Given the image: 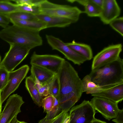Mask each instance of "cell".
<instances>
[{
    "instance_id": "1",
    "label": "cell",
    "mask_w": 123,
    "mask_h": 123,
    "mask_svg": "<svg viewBox=\"0 0 123 123\" xmlns=\"http://www.w3.org/2000/svg\"><path fill=\"white\" fill-rule=\"evenodd\" d=\"M57 74L60 85L57 98L59 103L73 106L83 93L82 80L74 67L65 60Z\"/></svg>"
},
{
    "instance_id": "2",
    "label": "cell",
    "mask_w": 123,
    "mask_h": 123,
    "mask_svg": "<svg viewBox=\"0 0 123 123\" xmlns=\"http://www.w3.org/2000/svg\"><path fill=\"white\" fill-rule=\"evenodd\" d=\"M91 81L104 89L123 83V60H117L97 69L88 74Z\"/></svg>"
},
{
    "instance_id": "3",
    "label": "cell",
    "mask_w": 123,
    "mask_h": 123,
    "mask_svg": "<svg viewBox=\"0 0 123 123\" xmlns=\"http://www.w3.org/2000/svg\"><path fill=\"white\" fill-rule=\"evenodd\" d=\"M39 32L13 25L0 31V38L9 44L26 45L32 49L43 44Z\"/></svg>"
},
{
    "instance_id": "4",
    "label": "cell",
    "mask_w": 123,
    "mask_h": 123,
    "mask_svg": "<svg viewBox=\"0 0 123 123\" xmlns=\"http://www.w3.org/2000/svg\"><path fill=\"white\" fill-rule=\"evenodd\" d=\"M39 7L40 14L66 18L73 23L77 22L84 13L76 6L56 4L46 0H41Z\"/></svg>"
},
{
    "instance_id": "5",
    "label": "cell",
    "mask_w": 123,
    "mask_h": 123,
    "mask_svg": "<svg viewBox=\"0 0 123 123\" xmlns=\"http://www.w3.org/2000/svg\"><path fill=\"white\" fill-rule=\"evenodd\" d=\"M10 47L2 61L3 67L9 72L12 71L27 56L31 49L25 45L10 44Z\"/></svg>"
},
{
    "instance_id": "6",
    "label": "cell",
    "mask_w": 123,
    "mask_h": 123,
    "mask_svg": "<svg viewBox=\"0 0 123 123\" xmlns=\"http://www.w3.org/2000/svg\"><path fill=\"white\" fill-rule=\"evenodd\" d=\"M95 111L90 101L84 100L71 109L69 123H92L95 118Z\"/></svg>"
},
{
    "instance_id": "7",
    "label": "cell",
    "mask_w": 123,
    "mask_h": 123,
    "mask_svg": "<svg viewBox=\"0 0 123 123\" xmlns=\"http://www.w3.org/2000/svg\"><path fill=\"white\" fill-rule=\"evenodd\" d=\"M121 44L109 45L98 52L94 57L92 70L100 68L117 60L122 51Z\"/></svg>"
},
{
    "instance_id": "8",
    "label": "cell",
    "mask_w": 123,
    "mask_h": 123,
    "mask_svg": "<svg viewBox=\"0 0 123 123\" xmlns=\"http://www.w3.org/2000/svg\"><path fill=\"white\" fill-rule=\"evenodd\" d=\"M46 37L48 43L53 50L59 51L75 64L80 65L87 61L85 58L67 46L66 43L59 38L48 35H46Z\"/></svg>"
},
{
    "instance_id": "9",
    "label": "cell",
    "mask_w": 123,
    "mask_h": 123,
    "mask_svg": "<svg viewBox=\"0 0 123 123\" xmlns=\"http://www.w3.org/2000/svg\"><path fill=\"white\" fill-rule=\"evenodd\" d=\"M65 60L55 55H39L33 52L31 58L30 63L42 67L57 74Z\"/></svg>"
},
{
    "instance_id": "10",
    "label": "cell",
    "mask_w": 123,
    "mask_h": 123,
    "mask_svg": "<svg viewBox=\"0 0 123 123\" xmlns=\"http://www.w3.org/2000/svg\"><path fill=\"white\" fill-rule=\"evenodd\" d=\"M29 69V66L25 65L15 70L9 72L8 82L2 91L1 95L2 104L8 97L18 88L26 75Z\"/></svg>"
},
{
    "instance_id": "11",
    "label": "cell",
    "mask_w": 123,
    "mask_h": 123,
    "mask_svg": "<svg viewBox=\"0 0 123 123\" xmlns=\"http://www.w3.org/2000/svg\"><path fill=\"white\" fill-rule=\"evenodd\" d=\"M90 102L95 110L108 120L115 118L120 110L118 104L102 97L94 96Z\"/></svg>"
},
{
    "instance_id": "12",
    "label": "cell",
    "mask_w": 123,
    "mask_h": 123,
    "mask_svg": "<svg viewBox=\"0 0 123 123\" xmlns=\"http://www.w3.org/2000/svg\"><path fill=\"white\" fill-rule=\"evenodd\" d=\"M24 103L22 97L17 94L10 96L1 113L0 123H9L15 116L21 112V107Z\"/></svg>"
},
{
    "instance_id": "13",
    "label": "cell",
    "mask_w": 123,
    "mask_h": 123,
    "mask_svg": "<svg viewBox=\"0 0 123 123\" xmlns=\"http://www.w3.org/2000/svg\"><path fill=\"white\" fill-rule=\"evenodd\" d=\"M121 10L115 0H103L101 12L99 18L105 24H108L118 17Z\"/></svg>"
},
{
    "instance_id": "14",
    "label": "cell",
    "mask_w": 123,
    "mask_h": 123,
    "mask_svg": "<svg viewBox=\"0 0 123 123\" xmlns=\"http://www.w3.org/2000/svg\"><path fill=\"white\" fill-rule=\"evenodd\" d=\"M30 76L35 82L44 85L48 84L56 74L44 68L32 65Z\"/></svg>"
},
{
    "instance_id": "15",
    "label": "cell",
    "mask_w": 123,
    "mask_h": 123,
    "mask_svg": "<svg viewBox=\"0 0 123 123\" xmlns=\"http://www.w3.org/2000/svg\"><path fill=\"white\" fill-rule=\"evenodd\" d=\"M91 95L94 97L106 98L118 104L123 99V83L104 89L100 92Z\"/></svg>"
},
{
    "instance_id": "16",
    "label": "cell",
    "mask_w": 123,
    "mask_h": 123,
    "mask_svg": "<svg viewBox=\"0 0 123 123\" xmlns=\"http://www.w3.org/2000/svg\"><path fill=\"white\" fill-rule=\"evenodd\" d=\"M35 15L38 20L46 23L47 28L52 27H65L73 23L71 20L64 18L41 14Z\"/></svg>"
},
{
    "instance_id": "17",
    "label": "cell",
    "mask_w": 123,
    "mask_h": 123,
    "mask_svg": "<svg viewBox=\"0 0 123 123\" xmlns=\"http://www.w3.org/2000/svg\"><path fill=\"white\" fill-rule=\"evenodd\" d=\"M13 25L21 26L30 29L40 31L47 28L46 24L40 20H23L10 19Z\"/></svg>"
},
{
    "instance_id": "18",
    "label": "cell",
    "mask_w": 123,
    "mask_h": 123,
    "mask_svg": "<svg viewBox=\"0 0 123 123\" xmlns=\"http://www.w3.org/2000/svg\"><path fill=\"white\" fill-rule=\"evenodd\" d=\"M25 83V87L34 103L39 107L42 106V97L39 93L34 80L30 76L26 78Z\"/></svg>"
},
{
    "instance_id": "19",
    "label": "cell",
    "mask_w": 123,
    "mask_h": 123,
    "mask_svg": "<svg viewBox=\"0 0 123 123\" xmlns=\"http://www.w3.org/2000/svg\"><path fill=\"white\" fill-rule=\"evenodd\" d=\"M66 43L67 46L85 58L87 61L90 60L92 58V50L89 45L77 43L74 40Z\"/></svg>"
},
{
    "instance_id": "20",
    "label": "cell",
    "mask_w": 123,
    "mask_h": 123,
    "mask_svg": "<svg viewBox=\"0 0 123 123\" xmlns=\"http://www.w3.org/2000/svg\"><path fill=\"white\" fill-rule=\"evenodd\" d=\"M81 80L83 92H85L87 94H91L105 89L92 81L88 74L86 76Z\"/></svg>"
},
{
    "instance_id": "21",
    "label": "cell",
    "mask_w": 123,
    "mask_h": 123,
    "mask_svg": "<svg viewBox=\"0 0 123 123\" xmlns=\"http://www.w3.org/2000/svg\"><path fill=\"white\" fill-rule=\"evenodd\" d=\"M18 5L9 0H0V14L8 15L18 11Z\"/></svg>"
},
{
    "instance_id": "22",
    "label": "cell",
    "mask_w": 123,
    "mask_h": 123,
    "mask_svg": "<svg viewBox=\"0 0 123 123\" xmlns=\"http://www.w3.org/2000/svg\"><path fill=\"white\" fill-rule=\"evenodd\" d=\"M84 13L89 17H99L101 12V8L91 3L90 0H87L86 3L84 6Z\"/></svg>"
},
{
    "instance_id": "23",
    "label": "cell",
    "mask_w": 123,
    "mask_h": 123,
    "mask_svg": "<svg viewBox=\"0 0 123 123\" xmlns=\"http://www.w3.org/2000/svg\"><path fill=\"white\" fill-rule=\"evenodd\" d=\"M7 15L10 19L30 20H38L35 15L21 12L17 11Z\"/></svg>"
},
{
    "instance_id": "24",
    "label": "cell",
    "mask_w": 123,
    "mask_h": 123,
    "mask_svg": "<svg viewBox=\"0 0 123 123\" xmlns=\"http://www.w3.org/2000/svg\"><path fill=\"white\" fill-rule=\"evenodd\" d=\"M48 85L49 95H52L57 99L59 91L60 85L57 74L48 84Z\"/></svg>"
},
{
    "instance_id": "25",
    "label": "cell",
    "mask_w": 123,
    "mask_h": 123,
    "mask_svg": "<svg viewBox=\"0 0 123 123\" xmlns=\"http://www.w3.org/2000/svg\"><path fill=\"white\" fill-rule=\"evenodd\" d=\"M54 98L55 102L53 106L50 111L46 113V115L45 117L47 119L54 118L64 110L61 106L58 99L55 97H54Z\"/></svg>"
},
{
    "instance_id": "26",
    "label": "cell",
    "mask_w": 123,
    "mask_h": 123,
    "mask_svg": "<svg viewBox=\"0 0 123 123\" xmlns=\"http://www.w3.org/2000/svg\"><path fill=\"white\" fill-rule=\"evenodd\" d=\"M114 30L117 32L122 37L123 36V17H118L109 24Z\"/></svg>"
},
{
    "instance_id": "27",
    "label": "cell",
    "mask_w": 123,
    "mask_h": 123,
    "mask_svg": "<svg viewBox=\"0 0 123 123\" xmlns=\"http://www.w3.org/2000/svg\"><path fill=\"white\" fill-rule=\"evenodd\" d=\"M9 73L4 67H0V92L1 93L8 82Z\"/></svg>"
},
{
    "instance_id": "28",
    "label": "cell",
    "mask_w": 123,
    "mask_h": 123,
    "mask_svg": "<svg viewBox=\"0 0 123 123\" xmlns=\"http://www.w3.org/2000/svg\"><path fill=\"white\" fill-rule=\"evenodd\" d=\"M54 102V97L51 95H49L43 98L42 106L45 112L47 113L52 109Z\"/></svg>"
},
{
    "instance_id": "29",
    "label": "cell",
    "mask_w": 123,
    "mask_h": 123,
    "mask_svg": "<svg viewBox=\"0 0 123 123\" xmlns=\"http://www.w3.org/2000/svg\"><path fill=\"white\" fill-rule=\"evenodd\" d=\"M18 11L30 13L35 15L40 13L39 6L29 5H18Z\"/></svg>"
},
{
    "instance_id": "30",
    "label": "cell",
    "mask_w": 123,
    "mask_h": 123,
    "mask_svg": "<svg viewBox=\"0 0 123 123\" xmlns=\"http://www.w3.org/2000/svg\"><path fill=\"white\" fill-rule=\"evenodd\" d=\"M41 0H15L14 1L18 5H29L39 6Z\"/></svg>"
},
{
    "instance_id": "31",
    "label": "cell",
    "mask_w": 123,
    "mask_h": 123,
    "mask_svg": "<svg viewBox=\"0 0 123 123\" xmlns=\"http://www.w3.org/2000/svg\"><path fill=\"white\" fill-rule=\"evenodd\" d=\"M70 110L67 109L62 111L59 114L53 118L50 123H63Z\"/></svg>"
},
{
    "instance_id": "32",
    "label": "cell",
    "mask_w": 123,
    "mask_h": 123,
    "mask_svg": "<svg viewBox=\"0 0 123 123\" xmlns=\"http://www.w3.org/2000/svg\"><path fill=\"white\" fill-rule=\"evenodd\" d=\"M35 83V85L42 97L47 96L49 95L48 84L43 85L37 82Z\"/></svg>"
},
{
    "instance_id": "33",
    "label": "cell",
    "mask_w": 123,
    "mask_h": 123,
    "mask_svg": "<svg viewBox=\"0 0 123 123\" xmlns=\"http://www.w3.org/2000/svg\"><path fill=\"white\" fill-rule=\"evenodd\" d=\"M10 20L7 15L0 14V26L4 28L8 26Z\"/></svg>"
},
{
    "instance_id": "34",
    "label": "cell",
    "mask_w": 123,
    "mask_h": 123,
    "mask_svg": "<svg viewBox=\"0 0 123 123\" xmlns=\"http://www.w3.org/2000/svg\"><path fill=\"white\" fill-rule=\"evenodd\" d=\"M112 121L116 123H123V109H120L116 117Z\"/></svg>"
},
{
    "instance_id": "35",
    "label": "cell",
    "mask_w": 123,
    "mask_h": 123,
    "mask_svg": "<svg viewBox=\"0 0 123 123\" xmlns=\"http://www.w3.org/2000/svg\"><path fill=\"white\" fill-rule=\"evenodd\" d=\"M53 118L50 120L47 119L44 117L38 123H50L53 120Z\"/></svg>"
},
{
    "instance_id": "36",
    "label": "cell",
    "mask_w": 123,
    "mask_h": 123,
    "mask_svg": "<svg viewBox=\"0 0 123 123\" xmlns=\"http://www.w3.org/2000/svg\"><path fill=\"white\" fill-rule=\"evenodd\" d=\"M92 123H108L105 121L95 118Z\"/></svg>"
},
{
    "instance_id": "37",
    "label": "cell",
    "mask_w": 123,
    "mask_h": 123,
    "mask_svg": "<svg viewBox=\"0 0 123 123\" xmlns=\"http://www.w3.org/2000/svg\"><path fill=\"white\" fill-rule=\"evenodd\" d=\"M17 116H15L9 123H20V121L17 119Z\"/></svg>"
},
{
    "instance_id": "38",
    "label": "cell",
    "mask_w": 123,
    "mask_h": 123,
    "mask_svg": "<svg viewBox=\"0 0 123 123\" xmlns=\"http://www.w3.org/2000/svg\"><path fill=\"white\" fill-rule=\"evenodd\" d=\"M70 119L69 113L67 115L63 123H69Z\"/></svg>"
},
{
    "instance_id": "39",
    "label": "cell",
    "mask_w": 123,
    "mask_h": 123,
    "mask_svg": "<svg viewBox=\"0 0 123 123\" xmlns=\"http://www.w3.org/2000/svg\"><path fill=\"white\" fill-rule=\"evenodd\" d=\"M1 93L0 92V114L1 112L2 105V104L1 102Z\"/></svg>"
},
{
    "instance_id": "40",
    "label": "cell",
    "mask_w": 123,
    "mask_h": 123,
    "mask_svg": "<svg viewBox=\"0 0 123 123\" xmlns=\"http://www.w3.org/2000/svg\"><path fill=\"white\" fill-rule=\"evenodd\" d=\"M20 123H27L25 122L24 121H20Z\"/></svg>"
},
{
    "instance_id": "41",
    "label": "cell",
    "mask_w": 123,
    "mask_h": 123,
    "mask_svg": "<svg viewBox=\"0 0 123 123\" xmlns=\"http://www.w3.org/2000/svg\"><path fill=\"white\" fill-rule=\"evenodd\" d=\"M1 60V56H0V63Z\"/></svg>"
},
{
    "instance_id": "42",
    "label": "cell",
    "mask_w": 123,
    "mask_h": 123,
    "mask_svg": "<svg viewBox=\"0 0 123 123\" xmlns=\"http://www.w3.org/2000/svg\"><path fill=\"white\" fill-rule=\"evenodd\" d=\"M1 116V113L0 114V119Z\"/></svg>"
}]
</instances>
